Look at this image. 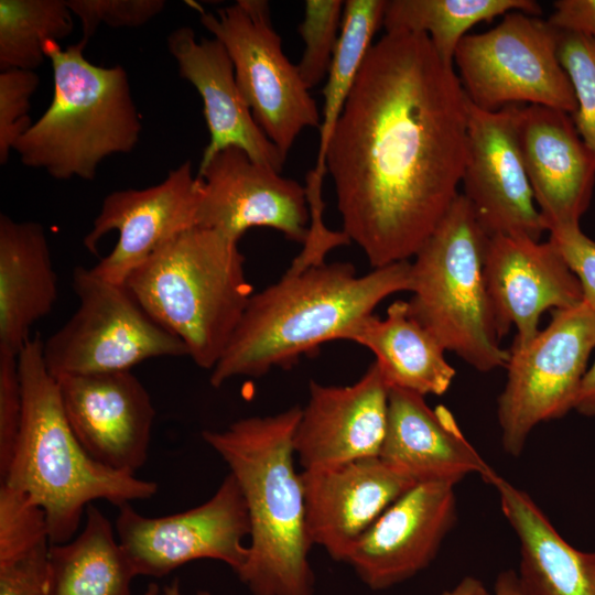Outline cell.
I'll use <instances>...</instances> for the list:
<instances>
[{
  "label": "cell",
  "mask_w": 595,
  "mask_h": 595,
  "mask_svg": "<svg viewBox=\"0 0 595 595\" xmlns=\"http://www.w3.org/2000/svg\"><path fill=\"white\" fill-rule=\"evenodd\" d=\"M201 24L219 40L234 64L251 113L284 159L301 131L320 128L317 105L296 65L284 55L266 0H237L216 12L199 10Z\"/></svg>",
  "instance_id": "cell-10"
},
{
  "label": "cell",
  "mask_w": 595,
  "mask_h": 595,
  "mask_svg": "<svg viewBox=\"0 0 595 595\" xmlns=\"http://www.w3.org/2000/svg\"><path fill=\"white\" fill-rule=\"evenodd\" d=\"M73 26L66 0H0V69L34 71L46 57L45 45Z\"/></svg>",
  "instance_id": "cell-30"
},
{
  "label": "cell",
  "mask_w": 595,
  "mask_h": 595,
  "mask_svg": "<svg viewBox=\"0 0 595 595\" xmlns=\"http://www.w3.org/2000/svg\"><path fill=\"white\" fill-rule=\"evenodd\" d=\"M485 279L499 335L502 337L515 326V347H522L537 336L544 311L583 302L577 278L550 240L489 237Z\"/></svg>",
  "instance_id": "cell-18"
},
{
  "label": "cell",
  "mask_w": 595,
  "mask_h": 595,
  "mask_svg": "<svg viewBox=\"0 0 595 595\" xmlns=\"http://www.w3.org/2000/svg\"><path fill=\"white\" fill-rule=\"evenodd\" d=\"M22 419L9 469L0 484L24 494L45 513L51 544L72 540L86 508L105 499L119 507L149 499L158 484L110 469L84 450L65 415L58 385L32 337L18 355Z\"/></svg>",
  "instance_id": "cell-4"
},
{
  "label": "cell",
  "mask_w": 595,
  "mask_h": 595,
  "mask_svg": "<svg viewBox=\"0 0 595 595\" xmlns=\"http://www.w3.org/2000/svg\"><path fill=\"white\" fill-rule=\"evenodd\" d=\"M468 100V99H467ZM520 105L480 109L468 101L463 196L489 236L540 240L547 231L537 207L518 141Z\"/></svg>",
  "instance_id": "cell-13"
},
{
  "label": "cell",
  "mask_w": 595,
  "mask_h": 595,
  "mask_svg": "<svg viewBox=\"0 0 595 595\" xmlns=\"http://www.w3.org/2000/svg\"><path fill=\"white\" fill-rule=\"evenodd\" d=\"M22 419L18 356L0 353V480L9 469Z\"/></svg>",
  "instance_id": "cell-36"
},
{
  "label": "cell",
  "mask_w": 595,
  "mask_h": 595,
  "mask_svg": "<svg viewBox=\"0 0 595 595\" xmlns=\"http://www.w3.org/2000/svg\"><path fill=\"white\" fill-rule=\"evenodd\" d=\"M379 457L415 484H458L477 474L489 484L497 473L463 435L444 405L430 408L423 396L390 388L387 429Z\"/></svg>",
  "instance_id": "cell-23"
},
{
  "label": "cell",
  "mask_w": 595,
  "mask_h": 595,
  "mask_svg": "<svg viewBox=\"0 0 595 595\" xmlns=\"http://www.w3.org/2000/svg\"><path fill=\"white\" fill-rule=\"evenodd\" d=\"M201 181L191 161L171 170L166 177L144 188L109 193L102 201L83 245L97 252L98 242L110 231L118 232L112 250L91 269L119 284L156 250L180 234L198 226Z\"/></svg>",
  "instance_id": "cell-14"
},
{
  "label": "cell",
  "mask_w": 595,
  "mask_h": 595,
  "mask_svg": "<svg viewBox=\"0 0 595 595\" xmlns=\"http://www.w3.org/2000/svg\"><path fill=\"white\" fill-rule=\"evenodd\" d=\"M345 1L306 0L304 15L298 30L304 43L296 64L299 74L311 89L327 77L338 44Z\"/></svg>",
  "instance_id": "cell-32"
},
{
  "label": "cell",
  "mask_w": 595,
  "mask_h": 595,
  "mask_svg": "<svg viewBox=\"0 0 595 595\" xmlns=\"http://www.w3.org/2000/svg\"><path fill=\"white\" fill-rule=\"evenodd\" d=\"M198 227L238 240L253 227L273 228L304 245L311 215L305 187L280 172L228 148L199 163Z\"/></svg>",
  "instance_id": "cell-15"
},
{
  "label": "cell",
  "mask_w": 595,
  "mask_h": 595,
  "mask_svg": "<svg viewBox=\"0 0 595 595\" xmlns=\"http://www.w3.org/2000/svg\"><path fill=\"white\" fill-rule=\"evenodd\" d=\"M594 348L595 312L584 302L552 311L549 325L530 343L511 347L497 403L507 454L520 456L537 425L574 410Z\"/></svg>",
  "instance_id": "cell-11"
},
{
  "label": "cell",
  "mask_w": 595,
  "mask_h": 595,
  "mask_svg": "<svg viewBox=\"0 0 595 595\" xmlns=\"http://www.w3.org/2000/svg\"><path fill=\"white\" fill-rule=\"evenodd\" d=\"M489 236L458 194L411 261L410 314L447 351L478 371L505 367L485 279Z\"/></svg>",
  "instance_id": "cell-7"
},
{
  "label": "cell",
  "mask_w": 595,
  "mask_h": 595,
  "mask_svg": "<svg viewBox=\"0 0 595 595\" xmlns=\"http://www.w3.org/2000/svg\"><path fill=\"white\" fill-rule=\"evenodd\" d=\"M472 595H491L487 588L480 583L476 591Z\"/></svg>",
  "instance_id": "cell-44"
},
{
  "label": "cell",
  "mask_w": 595,
  "mask_h": 595,
  "mask_svg": "<svg viewBox=\"0 0 595 595\" xmlns=\"http://www.w3.org/2000/svg\"><path fill=\"white\" fill-rule=\"evenodd\" d=\"M141 307L212 370L252 296L245 257L218 230L194 227L156 250L125 282Z\"/></svg>",
  "instance_id": "cell-5"
},
{
  "label": "cell",
  "mask_w": 595,
  "mask_h": 595,
  "mask_svg": "<svg viewBox=\"0 0 595 595\" xmlns=\"http://www.w3.org/2000/svg\"><path fill=\"white\" fill-rule=\"evenodd\" d=\"M82 26L84 42L94 35L100 24L110 28H138L159 15L166 6L164 0H66Z\"/></svg>",
  "instance_id": "cell-35"
},
{
  "label": "cell",
  "mask_w": 595,
  "mask_h": 595,
  "mask_svg": "<svg viewBox=\"0 0 595 595\" xmlns=\"http://www.w3.org/2000/svg\"><path fill=\"white\" fill-rule=\"evenodd\" d=\"M86 42L45 45L53 69V98L13 151L28 167L55 180L93 181L101 162L130 153L142 131L129 76L121 65L90 63Z\"/></svg>",
  "instance_id": "cell-6"
},
{
  "label": "cell",
  "mask_w": 595,
  "mask_h": 595,
  "mask_svg": "<svg viewBox=\"0 0 595 595\" xmlns=\"http://www.w3.org/2000/svg\"><path fill=\"white\" fill-rule=\"evenodd\" d=\"M302 408L249 416L203 440L224 459L246 501L250 543L237 573L251 595H314L312 542L301 473L294 466V433Z\"/></svg>",
  "instance_id": "cell-3"
},
{
  "label": "cell",
  "mask_w": 595,
  "mask_h": 595,
  "mask_svg": "<svg viewBox=\"0 0 595 595\" xmlns=\"http://www.w3.org/2000/svg\"><path fill=\"white\" fill-rule=\"evenodd\" d=\"M108 518L93 504L72 540L51 544L48 595H131L138 576Z\"/></svg>",
  "instance_id": "cell-27"
},
{
  "label": "cell",
  "mask_w": 595,
  "mask_h": 595,
  "mask_svg": "<svg viewBox=\"0 0 595 595\" xmlns=\"http://www.w3.org/2000/svg\"><path fill=\"white\" fill-rule=\"evenodd\" d=\"M556 30L583 34L595 40V0H558L547 20Z\"/></svg>",
  "instance_id": "cell-38"
},
{
  "label": "cell",
  "mask_w": 595,
  "mask_h": 595,
  "mask_svg": "<svg viewBox=\"0 0 595 595\" xmlns=\"http://www.w3.org/2000/svg\"><path fill=\"white\" fill-rule=\"evenodd\" d=\"M50 538L45 518L15 512L0 522V595H48Z\"/></svg>",
  "instance_id": "cell-31"
},
{
  "label": "cell",
  "mask_w": 595,
  "mask_h": 595,
  "mask_svg": "<svg viewBox=\"0 0 595 595\" xmlns=\"http://www.w3.org/2000/svg\"><path fill=\"white\" fill-rule=\"evenodd\" d=\"M118 508L117 538L138 575L162 577L201 559L220 561L237 574L247 561L249 516L230 473L208 500L178 513L151 518L130 502Z\"/></svg>",
  "instance_id": "cell-12"
},
{
  "label": "cell",
  "mask_w": 595,
  "mask_h": 595,
  "mask_svg": "<svg viewBox=\"0 0 595 595\" xmlns=\"http://www.w3.org/2000/svg\"><path fill=\"white\" fill-rule=\"evenodd\" d=\"M518 141L547 231L577 227L595 185V156L571 115L545 106H520Z\"/></svg>",
  "instance_id": "cell-21"
},
{
  "label": "cell",
  "mask_w": 595,
  "mask_h": 595,
  "mask_svg": "<svg viewBox=\"0 0 595 595\" xmlns=\"http://www.w3.org/2000/svg\"><path fill=\"white\" fill-rule=\"evenodd\" d=\"M72 285L78 307L43 340L44 361L54 378L131 371L148 359L187 356L183 342L158 324L125 284L76 267Z\"/></svg>",
  "instance_id": "cell-8"
},
{
  "label": "cell",
  "mask_w": 595,
  "mask_h": 595,
  "mask_svg": "<svg viewBox=\"0 0 595 595\" xmlns=\"http://www.w3.org/2000/svg\"><path fill=\"white\" fill-rule=\"evenodd\" d=\"M494 595H528L523 589L517 572L513 570L502 571L498 574L495 586Z\"/></svg>",
  "instance_id": "cell-40"
},
{
  "label": "cell",
  "mask_w": 595,
  "mask_h": 595,
  "mask_svg": "<svg viewBox=\"0 0 595 595\" xmlns=\"http://www.w3.org/2000/svg\"><path fill=\"white\" fill-rule=\"evenodd\" d=\"M490 485L517 536V575L527 594L595 595V551L570 544L533 499L504 477L497 474Z\"/></svg>",
  "instance_id": "cell-25"
},
{
  "label": "cell",
  "mask_w": 595,
  "mask_h": 595,
  "mask_svg": "<svg viewBox=\"0 0 595 595\" xmlns=\"http://www.w3.org/2000/svg\"><path fill=\"white\" fill-rule=\"evenodd\" d=\"M480 581L466 576L461 580L453 588L443 591L440 595H472L480 585Z\"/></svg>",
  "instance_id": "cell-41"
},
{
  "label": "cell",
  "mask_w": 595,
  "mask_h": 595,
  "mask_svg": "<svg viewBox=\"0 0 595 595\" xmlns=\"http://www.w3.org/2000/svg\"><path fill=\"white\" fill-rule=\"evenodd\" d=\"M574 410L583 415H595V359L583 378Z\"/></svg>",
  "instance_id": "cell-39"
},
{
  "label": "cell",
  "mask_w": 595,
  "mask_h": 595,
  "mask_svg": "<svg viewBox=\"0 0 595 595\" xmlns=\"http://www.w3.org/2000/svg\"><path fill=\"white\" fill-rule=\"evenodd\" d=\"M470 104L489 111L510 105H540L572 115L573 87L558 56L555 29L520 11L493 29L467 34L453 64Z\"/></svg>",
  "instance_id": "cell-9"
},
{
  "label": "cell",
  "mask_w": 595,
  "mask_h": 595,
  "mask_svg": "<svg viewBox=\"0 0 595 595\" xmlns=\"http://www.w3.org/2000/svg\"><path fill=\"white\" fill-rule=\"evenodd\" d=\"M40 85L34 71L6 69L0 73V164L8 162L18 140L33 123L29 117L31 97Z\"/></svg>",
  "instance_id": "cell-34"
},
{
  "label": "cell",
  "mask_w": 595,
  "mask_h": 595,
  "mask_svg": "<svg viewBox=\"0 0 595 595\" xmlns=\"http://www.w3.org/2000/svg\"><path fill=\"white\" fill-rule=\"evenodd\" d=\"M166 43L180 76L203 100L209 141L201 163L225 149L238 148L255 162L281 172L285 159L256 122L224 44L215 37L197 40L190 26L171 31Z\"/></svg>",
  "instance_id": "cell-22"
},
{
  "label": "cell",
  "mask_w": 595,
  "mask_h": 595,
  "mask_svg": "<svg viewBox=\"0 0 595 595\" xmlns=\"http://www.w3.org/2000/svg\"><path fill=\"white\" fill-rule=\"evenodd\" d=\"M558 56L573 87L576 109L571 115L583 142L595 156V40L556 30Z\"/></svg>",
  "instance_id": "cell-33"
},
{
  "label": "cell",
  "mask_w": 595,
  "mask_h": 595,
  "mask_svg": "<svg viewBox=\"0 0 595 595\" xmlns=\"http://www.w3.org/2000/svg\"><path fill=\"white\" fill-rule=\"evenodd\" d=\"M310 398L294 433V452L304 469L380 455L390 387L374 361L355 383L310 382Z\"/></svg>",
  "instance_id": "cell-19"
},
{
  "label": "cell",
  "mask_w": 595,
  "mask_h": 595,
  "mask_svg": "<svg viewBox=\"0 0 595 595\" xmlns=\"http://www.w3.org/2000/svg\"><path fill=\"white\" fill-rule=\"evenodd\" d=\"M374 353L390 388L442 396L455 378L444 347L409 311L408 301L390 304L385 318L361 321L348 339Z\"/></svg>",
  "instance_id": "cell-26"
},
{
  "label": "cell",
  "mask_w": 595,
  "mask_h": 595,
  "mask_svg": "<svg viewBox=\"0 0 595 595\" xmlns=\"http://www.w3.org/2000/svg\"><path fill=\"white\" fill-rule=\"evenodd\" d=\"M162 594L163 595H182L178 580L175 578L172 583H170L169 585H165L162 589ZM195 595H212V594L206 589H199L195 593Z\"/></svg>",
  "instance_id": "cell-42"
},
{
  "label": "cell",
  "mask_w": 595,
  "mask_h": 595,
  "mask_svg": "<svg viewBox=\"0 0 595 595\" xmlns=\"http://www.w3.org/2000/svg\"><path fill=\"white\" fill-rule=\"evenodd\" d=\"M301 479L310 540L338 562H345L385 510L416 485L379 456L304 469Z\"/></svg>",
  "instance_id": "cell-20"
},
{
  "label": "cell",
  "mask_w": 595,
  "mask_h": 595,
  "mask_svg": "<svg viewBox=\"0 0 595 595\" xmlns=\"http://www.w3.org/2000/svg\"><path fill=\"white\" fill-rule=\"evenodd\" d=\"M511 11L541 13L533 0H387L382 26L386 32L425 34L437 55L453 64L459 42L480 22Z\"/></svg>",
  "instance_id": "cell-28"
},
{
  "label": "cell",
  "mask_w": 595,
  "mask_h": 595,
  "mask_svg": "<svg viewBox=\"0 0 595 595\" xmlns=\"http://www.w3.org/2000/svg\"><path fill=\"white\" fill-rule=\"evenodd\" d=\"M411 261L375 268L358 277L348 262L286 270L274 284L252 294L223 356L210 370L219 388L237 377L259 378L288 369L331 340H347L353 329L391 294L409 291Z\"/></svg>",
  "instance_id": "cell-2"
},
{
  "label": "cell",
  "mask_w": 595,
  "mask_h": 595,
  "mask_svg": "<svg viewBox=\"0 0 595 595\" xmlns=\"http://www.w3.org/2000/svg\"><path fill=\"white\" fill-rule=\"evenodd\" d=\"M55 379L67 421L88 455L134 475L148 459L155 418L143 383L131 371Z\"/></svg>",
  "instance_id": "cell-16"
},
{
  "label": "cell",
  "mask_w": 595,
  "mask_h": 595,
  "mask_svg": "<svg viewBox=\"0 0 595 595\" xmlns=\"http://www.w3.org/2000/svg\"><path fill=\"white\" fill-rule=\"evenodd\" d=\"M468 100L425 34L371 45L326 151L343 232L375 268L410 260L458 196Z\"/></svg>",
  "instance_id": "cell-1"
},
{
  "label": "cell",
  "mask_w": 595,
  "mask_h": 595,
  "mask_svg": "<svg viewBox=\"0 0 595 595\" xmlns=\"http://www.w3.org/2000/svg\"><path fill=\"white\" fill-rule=\"evenodd\" d=\"M455 486H412L360 538L345 563L372 591L390 588L426 569L456 522Z\"/></svg>",
  "instance_id": "cell-17"
},
{
  "label": "cell",
  "mask_w": 595,
  "mask_h": 595,
  "mask_svg": "<svg viewBox=\"0 0 595 595\" xmlns=\"http://www.w3.org/2000/svg\"><path fill=\"white\" fill-rule=\"evenodd\" d=\"M57 275L43 226L0 215V353L18 356L31 327L57 300Z\"/></svg>",
  "instance_id": "cell-24"
},
{
  "label": "cell",
  "mask_w": 595,
  "mask_h": 595,
  "mask_svg": "<svg viewBox=\"0 0 595 595\" xmlns=\"http://www.w3.org/2000/svg\"><path fill=\"white\" fill-rule=\"evenodd\" d=\"M387 0H346L338 44L323 89L324 105L320 126V147L315 167L306 186L321 191L327 172L326 151L354 87L358 73L380 26Z\"/></svg>",
  "instance_id": "cell-29"
},
{
  "label": "cell",
  "mask_w": 595,
  "mask_h": 595,
  "mask_svg": "<svg viewBox=\"0 0 595 595\" xmlns=\"http://www.w3.org/2000/svg\"><path fill=\"white\" fill-rule=\"evenodd\" d=\"M552 241L577 278L583 302L595 312V240L577 227L549 231Z\"/></svg>",
  "instance_id": "cell-37"
},
{
  "label": "cell",
  "mask_w": 595,
  "mask_h": 595,
  "mask_svg": "<svg viewBox=\"0 0 595 595\" xmlns=\"http://www.w3.org/2000/svg\"><path fill=\"white\" fill-rule=\"evenodd\" d=\"M142 595H163L156 583H150Z\"/></svg>",
  "instance_id": "cell-43"
}]
</instances>
